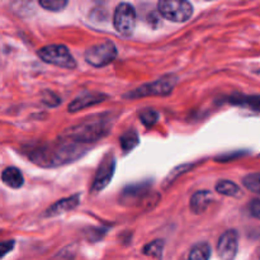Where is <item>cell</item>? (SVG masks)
Wrapping results in <instances>:
<instances>
[{
	"label": "cell",
	"mask_w": 260,
	"mask_h": 260,
	"mask_svg": "<svg viewBox=\"0 0 260 260\" xmlns=\"http://www.w3.org/2000/svg\"><path fill=\"white\" fill-rule=\"evenodd\" d=\"M88 147L85 145L61 137L60 141L57 142L33 147L28 152V156L33 162L41 167L55 168L80 159Z\"/></svg>",
	"instance_id": "obj_1"
},
{
	"label": "cell",
	"mask_w": 260,
	"mask_h": 260,
	"mask_svg": "<svg viewBox=\"0 0 260 260\" xmlns=\"http://www.w3.org/2000/svg\"><path fill=\"white\" fill-rule=\"evenodd\" d=\"M112 123L113 122H112L111 113L96 114V116L88 117L75 126L70 127L62 135V137L78 142V144H90L106 136L111 129Z\"/></svg>",
	"instance_id": "obj_2"
},
{
	"label": "cell",
	"mask_w": 260,
	"mask_h": 260,
	"mask_svg": "<svg viewBox=\"0 0 260 260\" xmlns=\"http://www.w3.org/2000/svg\"><path fill=\"white\" fill-rule=\"evenodd\" d=\"M178 78L175 75H165L162 78L157 79L156 81L152 83L144 84V85L139 86L137 89L128 91L124 94L123 98L127 99H137V98H145V96H165L172 94L174 90L175 84H177Z\"/></svg>",
	"instance_id": "obj_3"
},
{
	"label": "cell",
	"mask_w": 260,
	"mask_h": 260,
	"mask_svg": "<svg viewBox=\"0 0 260 260\" xmlns=\"http://www.w3.org/2000/svg\"><path fill=\"white\" fill-rule=\"evenodd\" d=\"M38 56L46 63L58 66V68L73 70L76 68V61L70 53L69 48L63 45H47L38 50Z\"/></svg>",
	"instance_id": "obj_4"
},
{
	"label": "cell",
	"mask_w": 260,
	"mask_h": 260,
	"mask_svg": "<svg viewBox=\"0 0 260 260\" xmlns=\"http://www.w3.org/2000/svg\"><path fill=\"white\" fill-rule=\"evenodd\" d=\"M117 47L112 41L94 45L85 51V61L94 68H103L113 62L117 57Z\"/></svg>",
	"instance_id": "obj_5"
},
{
	"label": "cell",
	"mask_w": 260,
	"mask_h": 260,
	"mask_svg": "<svg viewBox=\"0 0 260 260\" xmlns=\"http://www.w3.org/2000/svg\"><path fill=\"white\" fill-rule=\"evenodd\" d=\"M159 13L168 20L177 23L187 22L193 14V7L184 0H162L157 4Z\"/></svg>",
	"instance_id": "obj_6"
},
{
	"label": "cell",
	"mask_w": 260,
	"mask_h": 260,
	"mask_svg": "<svg viewBox=\"0 0 260 260\" xmlns=\"http://www.w3.org/2000/svg\"><path fill=\"white\" fill-rule=\"evenodd\" d=\"M114 29L122 36L129 37L136 27V10L128 3H121L117 5L113 15Z\"/></svg>",
	"instance_id": "obj_7"
},
{
	"label": "cell",
	"mask_w": 260,
	"mask_h": 260,
	"mask_svg": "<svg viewBox=\"0 0 260 260\" xmlns=\"http://www.w3.org/2000/svg\"><path fill=\"white\" fill-rule=\"evenodd\" d=\"M114 170H116V156L112 152H108L99 164L93 184H91V192L98 193L103 190L113 178Z\"/></svg>",
	"instance_id": "obj_8"
},
{
	"label": "cell",
	"mask_w": 260,
	"mask_h": 260,
	"mask_svg": "<svg viewBox=\"0 0 260 260\" xmlns=\"http://www.w3.org/2000/svg\"><path fill=\"white\" fill-rule=\"evenodd\" d=\"M239 250V235L236 230H228L217 243V254L222 260H234Z\"/></svg>",
	"instance_id": "obj_9"
},
{
	"label": "cell",
	"mask_w": 260,
	"mask_h": 260,
	"mask_svg": "<svg viewBox=\"0 0 260 260\" xmlns=\"http://www.w3.org/2000/svg\"><path fill=\"white\" fill-rule=\"evenodd\" d=\"M79 203H80V194H74L71 197L57 201V202L53 203L52 206H50L46 210L45 217H55V216H60L66 212H70V211L75 210L78 207Z\"/></svg>",
	"instance_id": "obj_10"
},
{
	"label": "cell",
	"mask_w": 260,
	"mask_h": 260,
	"mask_svg": "<svg viewBox=\"0 0 260 260\" xmlns=\"http://www.w3.org/2000/svg\"><path fill=\"white\" fill-rule=\"evenodd\" d=\"M104 99H107V95L102 93H83L69 104L68 109L69 112H79L80 109H85L90 106L102 103Z\"/></svg>",
	"instance_id": "obj_11"
},
{
	"label": "cell",
	"mask_w": 260,
	"mask_h": 260,
	"mask_svg": "<svg viewBox=\"0 0 260 260\" xmlns=\"http://www.w3.org/2000/svg\"><path fill=\"white\" fill-rule=\"evenodd\" d=\"M212 201V193L210 190H200L190 197V210L196 215L205 212Z\"/></svg>",
	"instance_id": "obj_12"
},
{
	"label": "cell",
	"mask_w": 260,
	"mask_h": 260,
	"mask_svg": "<svg viewBox=\"0 0 260 260\" xmlns=\"http://www.w3.org/2000/svg\"><path fill=\"white\" fill-rule=\"evenodd\" d=\"M226 101L234 106L246 107L254 111H260V95H245V94L234 93Z\"/></svg>",
	"instance_id": "obj_13"
},
{
	"label": "cell",
	"mask_w": 260,
	"mask_h": 260,
	"mask_svg": "<svg viewBox=\"0 0 260 260\" xmlns=\"http://www.w3.org/2000/svg\"><path fill=\"white\" fill-rule=\"evenodd\" d=\"M2 180L5 185L13 188V189L22 188L24 184V178H23L22 172L15 167H9L3 170Z\"/></svg>",
	"instance_id": "obj_14"
},
{
	"label": "cell",
	"mask_w": 260,
	"mask_h": 260,
	"mask_svg": "<svg viewBox=\"0 0 260 260\" xmlns=\"http://www.w3.org/2000/svg\"><path fill=\"white\" fill-rule=\"evenodd\" d=\"M147 188H149V184H145V183H142V184L129 185V187H127L122 192V200H123V202H132L136 198L142 197L147 192Z\"/></svg>",
	"instance_id": "obj_15"
},
{
	"label": "cell",
	"mask_w": 260,
	"mask_h": 260,
	"mask_svg": "<svg viewBox=\"0 0 260 260\" xmlns=\"http://www.w3.org/2000/svg\"><path fill=\"white\" fill-rule=\"evenodd\" d=\"M211 248L206 243H198L190 249L188 260H210Z\"/></svg>",
	"instance_id": "obj_16"
},
{
	"label": "cell",
	"mask_w": 260,
	"mask_h": 260,
	"mask_svg": "<svg viewBox=\"0 0 260 260\" xmlns=\"http://www.w3.org/2000/svg\"><path fill=\"white\" fill-rule=\"evenodd\" d=\"M216 192L228 196V197H238L239 193H240V188L236 183L231 182V180H220L216 184Z\"/></svg>",
	"instance_id": "obj_17"
},
{
	"label": "cell",
	"mask_w": 260,
	"mask_h": 260,
	"mask_svg": "<svg viewBox=\"0 0 260 260\" xmlns=\"http://www.w3.org/2000/svg\"><path fill=\"white\" fill-rule=\"evenodd\" d=\"M119 141H121V147L124 152L131 151L140 144L139 135L136 131H127L126 134L122 135Z\"/></svg>",
	"instance_id": "obj_18"
},
{
	"label": "cell",
	"mask_w": 260,
	"mask_h": 260,
	"mask_svg": "<svg viewBox=\"0 0 260 260\" xmlns=\"http://www.w3.org/2000/svg\"><path fill=\"white\" fill-rule=\"evenodd\" d=\"M162 250H164V241L162 240H154L152 243L147 244L142 251L147 256H155L157 259H161Z\"/></svg>",
	"instance_id": "obj_19"
},
{
	"label": "cell",
	"mask_w": 260,
	"mask_h": 260,
	"mask_svg": "<svg viewBox=\"0 0 260 260\" xmlns=\"http://www.w3.org/2000/svg\"><path fill=\"white\" fill-rule=\"evenodd\" d=\"M243 184L250 192L260 194V173H251L244 177Z\"/></svg>",
	"instance_id": "obj_20"
},
{
	"label": "cell",
	"mask_w": 260,
	"mask_h": 260,
	"mask_svg": "<svg viewBox=\"0 0 260 260\" xmlns=\"http://www.w3.org/2000/svg\"><path fill=\"white\" fill-rule=\"evenodd\" d=\"M160 118V114L155 109H144L140 113V119L146 127H151L152 124L156 123Z\"/></svg>",
	"instance_id": "obj_21"
},
{
	"label": "cell",
	"mask_w": 260,
	"mask_h": 260,
	"mask_svg": "<svg viewBox=\"0 0 260 260\" xmlns=\"http://www.w3.org/2000/svg\"><path fill=\"white\" fill-rule=\"evenodd\" d=\"M40 5L50 12H60L68 5L66 0H40Z\"/></svg>",
	"instance_id": "obj_22"
},
{
	"label": "cell",
	"mask_w": 260,
	"mask_h": 260,
	"mask_svg": "<svg viewBox=\"0 0 260 260\" xmlns=\"http://www.w3.org/2000/svg\"><path fill=\"white\" fill-rule=\"evenodd\" d=\"M192 168V165L190 164H185V165H179V167L175 168L174 170H173L172 173H170L169 175H168V178L165 179V184H170V183L173 182V180L177 179L178 177H179L180 174H183L184 172H187L188 169H190Z\"/></svg>",
	"instance_id": "obj_23"
},
{
	"label": "cell",
	"mask_w": 260,
	"mask_h": 260,
	"mask_svg": "<svg viewBox=\"0 0 260 260\" xmlns=\"http://www.w3.org/2000/svg\"><path fill=\"white\" fill-rule=\"evenodd\" d=\"M15 241L14 240H8V241H3L2 245H0V256L4 258L9 251H12L14 249Z\"/></svg>",
	"instance_id": "obj_24"
},
{
	"label": "cell",
	"mask_w": 260,
	"mask_h": 260,
	"mask_svg": "<svg viewBox=\"0 0 260 260\" xmlns=\"http://www.w3.org/2000/svg\"><path fill=\"white\" fill-rule=\"evenodd\" d=\"M249 211H250V215L254 218L260 220V200L251 201L250 205H249Z\"/></svg>",
	"instance_id": "obj_25"
}]
</instances>
